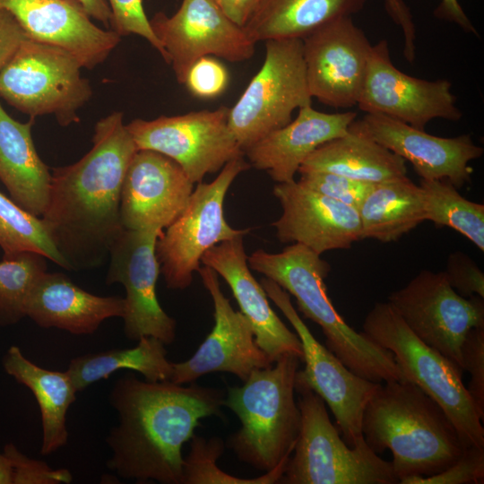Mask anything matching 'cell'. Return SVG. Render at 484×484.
<instances>
[{
  "instance_id": "obj_1",
  "label": "cell",
  "mask_w": 484,
  "mask_h": 484,
  "mask_svg": "<svg viewBox=\"0 0 484 484\" xmlns=\"http://www.w3.org/2000/svg\"><path fill=\"white\" fill-rule=\"evenodd\" d=\"M137 151L123 113L116 111L97 122L92 148L81 160L53 169L40 218L70 271L102 264L125 229L121 190Z\"/></svg>"
},
{
  "instance_id": "obj_2",
  "label": "cell",
  "mask_w": 484,
  "mask_h": 484,
  "mask_svg": "<svg viewBox=\"0 0 484 484\" xmlns=\"http://www.w3.org/2000/svg\"><path fill=\"white\" fill-rule=\"evenodd\" d=\"M223 400L212 387L122 376L109 395L119 423L106 438L112 450L107 467L137 483L182 484V446L202 419L222 415Z\"/></svg>"
},
{
  "instance_id": "obj_3",
  "label": "cell",
  "mask_w": 484,
  "mask_h": 484,
  "mask_svg": "<svg viewBox=\"0 0 484 484\" xmlns=\"http://www.w3.org/2000/svg\"><path fill=\"white\" fill-rule=\"evenodd\" d=\"M361 432L376 454L391 451L399 483L442 472L465 448L443 408L407 380L380 384L364 408Z\"/></svg>"
},
{
  "instance_id": "obj_4",
  "label": "cell",
  "mask_w": 484,
  "mask_h": 484,
  "mask_svg": "<svg viewBox=\"0 0 484 484\" xmlns=\"http://www.w3.org/2000/svg\"><path fill=\"white\" fill-rule=\"evenodd\" d=\"M247 264L296 298L298 311L321 327L325 346L350 371L376 383L405 380L393 353L356 332L334 308L324 283L331 265L320 255L295 243L277 254L258 249Z\"/></svg>"
},
{
  "instance_id": "obj_5",
  "label": "cell",
  "mask_w": 484,
  "mask_h": 484,
  "mask_svg": "<svg viewBox=\"0 0 484 484\" xmlns=\"http://www.w3.org/2000/svg\"><path fill=\"white\" fill-rule=\"evenodd\" d=\"M299 361L288 354L253 371L241 386L229 387L223 400L241 424L228 445L240 461L256 470L269 471L293 452L301 424L295 400Z\"/></svg>"
},
{
  "instance_id": "obj_6",
  "label": "cell",
  "mask_w": 484,
  "mask_h": 484,
  "mask_svg": "<svg viewBox=\"0 0 484 484\" xmlns=\"http://www.w3.org/2000/svg\"><path fill=\"white\" fill-rule=\"evenodd\" d=\"M361 333L391 351L405 380L419 386L445 411L464 447L484 446V428L462 383L463 370L420 341L388 301L376 302Z\"/></svg>"
},
{
  "instance_id": "obj_7",
  "label": "cell",
  "mask_w": 484,
  "mask_h": 484,
  "mask_svg": "<svg viewBox=\"0 0 484 484\" xmlns=\"http://www.w3.org/2000/svg\"><path fill=\"white\" fill-rule=\"evenodd\" d=\"M301 415L299 434L280 483L397 484L392 462L364 438L349 446L329 418L325 402L308 387L295 384Z\"/></svg>"
},
{
  "instance_id": "obj_8",
  "label": "cell",
  "mask_w": 484,
  "mask_h": 484,
  "mask_svg": "<svg viewBox=\"0 0 484 484\" xmlns=\"http://www.w3.org/2000/svg\"><path fill=\"white\" fill-rule=\"evenodd\" d=\"M82 68L66 49L27 38L0 71V97L30 118L54 115L69 125L92 95Z\"/></svg>"
},
{
  "instance_id": "obj_9",
  "label": "cell",
  "mask_w": 484,
  "mask_h": 484,
  "mask_svg": "<svg viewBox=\"0 0 484 484\" xmlns=\"http://www.w3.org/2000/svg\"><path fill=\"white\" fill-rule=\"evenodd\" d=\"M264 64L229 110V126L245 152L311 105L301 39L266 40Z\"/></svg>"
},
{
  "instance_id": "obj_10",
  "label": "cell",
  "mask_w": 484,
  "mask_h": 484,
  "mask_svg": "<svg viewBox=\"0 0 484 484\" xmlns=\"http://www.w3.org/2000/svg\"><path fill=\"white\" fill-rule=\"evenodd\" d=\"M244 157L229 161L211 183H197L184 211L157 239L155 253L168 288L189 287L208 249L250 232L229 226L223 212L229 186L250 168Z\"/></svg>"
},
{
  "instance_id": "obj_11",
  "label": "cell",
  "mask_w": 484,
  "mask_h": 484,
  "mask_svg": "<svg viewBox=\"0 0 484 484\" xmlns=\"http://www.w3.org/2000/svg\"><path fill=\"white\" fill-rule=\"evenodd\" d=\"M229 108L134 119L125 125L138 150H151L175 160L194 183L245 156L229 129Z\"/></svg>"
},
{
  "instance_id": "obj_12",
  "label": "cell",
  "mask_w": 484,
  "mask_h": 484,
  "mask_svg": "<svg viewBox=\"0 0 484 484\" xmlns=\"http://www.w3.org/2000/svg\"><path fill=\"white\" fill-rule=\"evenodd\" d=\"M267 297L278 307L298 334L305 367L298 370L295 384L318 394L330 408L342 439L350 447L363 439L364 408L381 383L367 380L352 371L312 334L294 308L290 294L273 281H260Z\"/></svg>"
},
{
  "instance_id": "obj_13",
  "label": "cell",
  "mask_w": 484,
  "mask_h": 484,
  "mask_svg": "<svg viewBox=\"0 0 484 484\" xmlns=\"http://www.w3.org/2000/svg\"><path fill=\"white\" fill-rule=\"evenodd\" d=\"M388 302L411 331L463 370L462 343L474 327H484V298H463L443 272L420 271Z\"/></svg>"
},
{
  "instance_id": "obj_14",
  "label": "cell",
  "mask_w": 484,
  "mask_h": 484,
  "mask_svg": "<svg viewBox=\"0 0 484 484\" xmlns=\"http://www.w3.org/2000/svg\"><path fill=\"white\" fill-rule=\"evenodd\" d=\"M149 21L181 84L190 66L203 56L241 62L255 53V42L245 28L232 22L213 0H182L174 14L159 12Z\"/></svg>"
},
{
  "instance_id": "obj_15",
  "label": "cell",
  "mask_w": 484,
  "mask_h": 484,
  "mask_svg": "<svg viewBox=\"0 0 484 484\" xmlns=\"http://www.w3.org/2000/svg\"><path fill=\"white\" fill-rule=\"evenodd\" d=\"M162 233L124 229L110 248L106 283L118 282L125 290L122 318L127 339L151 336L169 345L176 338L177 322L163 310L156 293L160 268L155 246Z\"/></svg>"
},
{
  "instance_id": "obj_16",
  "label": "cell",
  "mask_w": 484,
  "mask_h": 484,
  "mask_svg": "<svg viewBox=\"0 0 484 484\" xmlns=\"http://www.w3.org/2000/svg\"><path fill=\"white\" fill-rule=\"evenodd\" d=\"M308 91L336 108L357 106L372 45L351 17L330 22L302 39Z\"/></svg>"
},
{
  "instance_id": "obj_17",
  "label": "cell",
  "mask_w": 484,
  "mask_h": 484,
  "mask_svg": "<svg viewBox=\"0 0 484 484\" xmlns=\"http://www.w3.org/2000/svg\"><path fill=\"white\" fill-rule=\"evenodd\" d=\"M452 83L445 79L412 77L395 67L388 42L372 46L364 86L357 106L366 113L382 114L424 130L433 119L459 121Z\"/></svg>"
},
{
  "instance_id": "obj_18",
  "label": "cell",
  "mask_w": 484,
  "mask_h": 484,
  "mask_svg": "<svg viewBox=\"0 0 484 484\" xmlns=\"http://www.w3.org/2000/svg\"><path fill=\"white\" fill-rule=\"evenodd\" d=\"M197 272L212 298L214 325L191 358L173 363L169 380L184 385L207 374L224 372L244 382L253 371L273 365L256 344L246 317L235 311L224 296L218 273L206 265Z\"/></svg>"
},
{
  "instance_id": "obj_19",
  "label": "cell",
  "mask_w": 484,
  "mask_h": 484,
  "mask_svg": "<svg viewBox=\"0 0 484 484\" xmlns=\"http://www.w3.org/2000/svg\"><path fill=\"white\" fill-rule=\"evenodd\" d=\"M194 182L172 159L138 150L122 186L120 218L125 229L163 230L184 211Z\"/></svg>"
},
{
  "instance_id": "obj_20",
  "label": "cell",
  "mask_w": 484,
  "mask_h": 484,
  "mask_svg": "<svg viewBox=\"0 0 484 484\" xmlns=\"http://www.w3.org/2000/svg\"><path fill=\"white\" fill-rule=\"evenodd\" d=\"M272 193L282 213L272 222L281 243L301 244L318 255L349 249L361 240L359 211L293 180L277 183Z\"/></svg>"
},
{
  "instance_id": "obj_21",
  "label": "cell",
  "mask_w": 484,
  "mask_h": 484,
  "mask_svg": "<svg viewBox=\"0 0 484 484\" xmlns=\"http://www.w3.org/2000/svg\"><path fill=\"white\" fill-rule=\"evenodd\" d=\"M359 123L376 143L410 161L420 178L448 180L458 189L471 181L470 161L484 151L470 134L439 137L382 114L366 113Z\"/></svg>"
},
{
  "instance_id": "obj_22",
  "label": "cell",
  "mask_w": 484,
  "mask_h": 484,
  "mask_svg": "<svg viewBox=\"0 0 484 484\" xmlns=\"http://www.w3.org/2000/svg\"><path fill=\"white\" fill-rule=\"evenodd\" d=\"M0 9L13 15L29 39L66 49L87 69L103 63L121 39L96 25L76 0H0Z\"/></svg>"
},
{
  "instance_id": "obj_23",
  "label": "cell",
  "mask_w": 484,
  "mask_h": 484,
  "mask_svg": "<svg viewBox=\"0 0 484 484\" xmlns=\"http://www.w3.org/2000/svg\"><path fill=\"white\" fill-rule=\"evenodd\" d=\"M238 236L208 249L201 263L212 268L229 286L240 312L250 323L256 344L273 364L285 355L303 361L301 341L271 307L262 285L247 264L243 238Z\"/></svg>"
},
{
  "instance_id": "obj_24",
  "label": "cell",
  "mask_w": 484,
  "mask_h": 484,
  "mask_svg": "<svg viewBox=\"0 0 484 484\" xmlns=\"http://www.w3.org/2000/svg\"><path fill=\"white\" fill-rule=\"evenodd\" d=\"M357 113H324L311 105L298 108L288 125L268 134L245 151L250 166L277 183L295 180L305 160L320 145L345 134Z\"/></svg>"
},
{
  "instance_id": "obj_25",
  "label": "cell",
  "mask_w": 484,
  "mask_h": 484,
  "mask_svg": "<svg viewBox=\"0 0 484 484\" xmlns=\"http://www.w3.org/2000/svg\"><path fill=\"white\" fill-rule=\"evenodd\" d=\"M121 297H100L74 284L61 272H44L28 297L25 315L43 328L91 334L108 318L122 317Z\"/></svg>"
},
{
  "instance_id": "obj_26",
  "label": "cell",
  "mask_w": 484,
  "mask_h": 484,
  "mask_svg": "<svg viewBox=\"0 0 484 484\" xmlns=\"http://www.w3.org/2000/svg\"><path fill=\"white\" fill-rule=\"evenodd\" d=\"M34 118L21 123L0 104V181L11 199L41 217L47 208L51 172L39 156L31 134Z\"/></svg>"
},
{
  "instance_id": "obj_27",
  "label": "cell",
  "mask_w": 484,
  "mask_h": 484,
  "mask_svg": "<svg viewBox=\"0 0 484 484\" xmlns=\"http://www.w3.org/2000/svg\"><path fill=\"white\" fill-rule=\"evenodd\" d=\"M324 171L380 184L407 176L405 160L371 138L355 119L347 133L315 149L298 172Z\"/></svg>"
},
{
  "instance_id": "obj_28",
  "label": "cell",
  "mask_w": 484,
  "mask_h": 484,
  "mask_svg": "<svg viewBox=\"0 0 484 484\" xmlns=\"http://www.w3.org/2000/svg\"><path fill=\"white\" fill-rule=\"evenodd\" d=\"M3 367L18 383L27 386L37 400L43 433L40 454L48 455L65 445L66 414L77 393L68 373L40 367L14 345L4 356Z\"/></svg>"
},
{
  "instance_id": "obj_29",
  "label": "cell",
  "mask_w": 484,
  "mask_h": 484,
  "mask_svg": "<svg viewBox=\"0 0 484 484\" xmlns=\"http://www.w3.org/2000/svg\"><path fill=\"white\" fill-rule=\"evenodd\" d=\"M367 0H260L244 27L256 43L303 39L323 25L360 12Z\"/></svg>"
},
{
  "instance_id": "obj_30",
  "label": "cell",
  "mask_w": 484,
  "mask_h": 484,
  "mask_svg": "<svg viewBox=\"0 0 484 484\" xmlns=\"http://www.w3.org/2000/svg\"><path fill=\"white\" fill-rule=\"evenodd\" d=\"M361 239L399 240L425 220L419 185L407 176L376 185L358 209Z\"/></svg>"
},
{
  "instance_id": "obj_31",
  "label": "cell",
  "mask_w": 484,
  "mask_h": 484,
  "mask_svg": "<svg viewBox=\"0 0 484 484\" xmlns=\"http://www.w3.org/2000/svg\"><path fill=\"white\" fill-rule=\"evenodd\" d=\"M119 369L136 371L146 381L159 382L170 379L173 363L168 360L165 344L160 340L143 336L131 349L108 350L74 358L66 372L80 392Z\"/></svg>"
},
{
  "instance_id": "obj_32",
  "label": "cell",
  "mask_w": 484,
  "mask_h": 484,
  "mask_svg": "<svg viewBox=\"0 0 484 484\" xmlns=\"http://www.w3.org/2000/svg\"><path fill=\"white\" fill-rule=\"evenodd\" d=\"M419 186L425 220L456 230L483 252L484 205L462 196L448 180L420 178Z\"/></svg>"
},
{
  "instance_id": "obj_33",
  "label": "cell",
  "mask_w": 484,
  "mask_h": 484,
  "mask_svg": "<svg viewBox=\"0 0 484 484\" xmlns=\"http://www.w3.org/2000/svg\"><path fill=\"white\" fill-rule=\"evenodd\" d=\"M0 247L4 256L21 252H34L70 271L68 263L54 244L42 219L25 211L2 193Z\"/></svg>"
},
{
  "instance_id": "obj_34",
  "label": "cell",
  "mask_w": 484,
  "mask_h": 484,
  "mask_svg": "<svg viewBox=\"0 0 484 484\" xmlns=\"http://www.w3.org/2000/svg\"><path fill=\"white\" fill-rule=\"evenodd\" d=\"M45 259L34 252L4 256L0 262V325L14 324L26 316L30 292L47 272Z\"/></svg>"
},
{
  "instance_id": "obj_35",
  "label": "cell",
  "mask_w": 484,
  "mask_h": 484,
  "mask_svg": "<svg viewBox=\"0 0 484 484\" xmlns=\"http://www.w3.org/2000/svg\"><path fill=\"white\" fill-rule=\"evenodd\" d=\"M224 452L221 438L206 439L195 434L191 437L190 451L183 459L182 484H273L280 483L289 458L275 468L256 478L244 479L232 476L219 468L217 460Z\"/></svg>"
},
{
  "instance_id": "obj_36",
  "label": "cell",
  "mask_w": 484,
  "mask_h": 484,
  "mask_svg": "<svg viewBox=\"0 0 484 484\" xmlns=\"http://www.w3.org/2000/svg\"><path fill=\"white\" fill-rule=\"evenodd\" d=\"M298 174L301 185L357 210L376 186V184L331 172L303 171Z\"/></svg>"
},
{
  "instance_id": "obj_37",
  "label": "cell",
  "mask_w": 484,
  "mask_h": 484,
  "mask_svg": "<svg viewBox=\"0 0 484 484\" xmlns=\"http://www.w3.org/2000/svg\"><path fill=\"white\" fill-rule=\"evenodd\" d=\"M111 11V30L119 36L130 34L145 39L167 62V55L155 36L142 0H107Z\"/></svg>"
},
{
  "instance_id": "obj_38",
  "label": "cell",
  "mask_w": 484,
  "mask_h": 484,
  "mask_svg": "<svg viewBox=\"0 0 484 484\" xmlns=\"http://www.w3.org/2000/svg\"><path fill=\"white\" fill-rule=\"evenodd\" d=\"M484 482V446L464 448L460 458L442 472L429 477H410L401 484H480Z\"/></svg>"
},
{
  "instance_id": "obj_39",
  "label": "cell",
  "mask_w": 484,
  "mask_h": 484,
  "mask_svg": "<svg viewBox=\"0 0 484 484\" xmlns=\"http://www.w3.org/2000/svg\"><path fill=\"white\" fill-rule=\"evenodd\" d=\"M461 353L463 370L471 375L467 391L476 410L484 419V327L471 328L466 334Z\"/></svg>"
},
{
  "instance_id": "obj_40",
  "label": "cell",
  "mask_w": 484,
  "mask_h": 484,
  "mask_svg": "<svg viewBox=\"0 0 484 484\" xmlns=\"http://www.w3.org/2000/svg\"><path fill=\"white\" fill-rule=\"evenodd\" d=\"M4 453L10 458L13 484H67L73 480L66 469H51L46 462L22 454L13 443L6 444Z\"/></svg>"
},
{
  "instance_id": "obj_41",
  "label": "cell",
  "mask_w": 484,
  "mask_h": 484,
  "mask_svg": "<svg viewBox=\"0 0 484 484\" xmlns=\"http://www.w3.org/2000/svg\"><path fill=\"white\" fill-rule=\"evenodd\" d=\"M229 78L224 65L208 56L190 66L183 84L197 98L212 99L226 90Z\"/></svg>"
},
{
  "instance_id": "obj_42",
  "label": "cell",
  "mask_w": 484,
  "mask_h": 484,
  "mask_svg": "<svg viewBox=\"0 0 484 484\" xmlns=\"http://www.w3.org/2000/svg\"><path fill=\"white\" fill-rule=\"evenodd\" d=\"M444 272L450 286L460 296L484 298V273L469 255L461 251L452 253Z\"/></svg>"
},
{
  "instance_id": "obj_43",
  "label": "cell",
  "mask_w": 484,
  "mask_h": 484,
  "mask_svg": "<svg viewBox=\"0 0 484 484\" xmlns=\"http://www.w3.org/2000/svg\"><path fill=\"white\" fill-rule=\"evenodd\" d=\"M28 36L13 15L0 9V71Z\"/></svg>"
},
{
  "instance_id": "obj_44",
  "label": "cell",
  "mask_w": 484,
  "mask_h": 484,
  "mask_svg": "<svg viewBox=\"0 0 484 484\" xmlns=\"http://www.w3.org/2000/svg\"><path fill=\"white\" fill-rule=\"evenodd\" d=\"M237 25L245 27L260 0H213Z\"/></svg>"
},
{
  "instance_id": "obj_45",
  "label": "cell",
  "mask_w": 484,
  "mask_h": 484,
  "mask_svg": "<svg viewBox=\"0 0 484 484\" xmlns=\"http://www.w3.org/2000/svg\"><path fill=\"white\" fill-rule=\"evenodd\" d=\"M435 15L445 21L456 23L466 32L478 35L477 30L464 13L458 0H441L435 10Z\"/></svg>"
},
{
  "instance_id": "obj_46",
  "label": "cell",
  "mask_w": 484,
  "mask_h": 484,
  "mask_svg": "<svg viewBox=\"0 0 484 484\" xmlns=\"http://www.w3.org/2000/svg\"><path fill=\"white\" fill-rule=\"evenodd\" d=\"M385 8L396 24L400 25L403 35H411L415 30L412 16L402 0H385Z\"/></svg>"
},
{
  "instance_id": "obj_47",
  "label": "cell",
  "mask_w": 484,
  "mask_h": 484,
  "mask_svg": "<svg viewBox=\"0 0 484 484\" xmlns=\"http://www.w3.org/2000/svg\"><path fill=\"white\" fill-rule=\"evenodd\" d=\"M84 8L91 19H95L104 24L110 26L111 11L107 0H76Z\"/></svg>"
},
{
  "instance_id": "obj_48",
  "label": "cell",
  "mask_w": 484,
  "mask_h": 484,
  "mask_svg": "<svg viewBox=\"0 0 484 484\" xmlns=\"http://www.w3.org/2000/svg\"><path fill=\"white\" fill-rule=\"evenodd\" d=\"M14 471L5 453H0V484H13Z\"/></svg>"
}]
</instances>
